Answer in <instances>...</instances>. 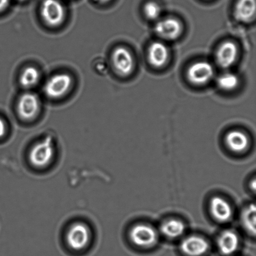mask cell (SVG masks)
<instances>
[{
	"instance_id": "cell-1",
	"label": "cell",
	"mask_w": 256,
	"mask_h": 256,
	"mask_svg": "<svg viewBox=\"0 0 256 256\" xmlns=\"http://www.w3.org/2000/svg\"><path fill=\"white\" fill-rule=\"evenodd\" d=\"M54 150L52 138L48 137L32 148L29 159L32 166L44 168L50 164L54 157Z\"/></svg>"
},
{
	"instance_id": "cell-2",
	"label": "cell",
	"mask_w": 256,
	"mask_h": 256,
	"mask_svg": "<svg viewBox=\"0 0 256 256\" xmlns=\"http://www.w3.org/2000/svg\"><path fill=\"white\" fill-rule=\"evenodd\" d=\"M72 78L69 74H60L50 78L44 86V92L48 97L60 98L69 92L72 84Z\"/></svg>"
},
{
	"instance_id": "cell-3",
	"label": "cell",
	"mask_w": 256,
	"mask_h": 256,
	"mask_svg": "<svg viewBox=\"0 0 256 256\" xmlns=\"http://www.w3.org/2000/svg\"><path fill=\"white\" fill-rule=\"evenodd\" d=\"M41 14L44 22L49 26H58L64 21L65 9L59 0H44Z\"/></svg>"
},
{
	"instance_id": "cell-4",
	"label": "cell",
	"mask_w": 256,
	"mask_h": 256,
	"mask_svg": "<svg viewBox=\"0 0 256 256\" xmlns=\"http://www.w3.org/2000/svg\"><path fill=\"white\" fill-rule=\"evenodd\" d=\"M91 233L84 223L76 222L70 227L66 234L68 244L74 250L84 249L89 244Z\"/></svg>"
},
{
	"instance_id": "cell-5",
	"label": "cell",
	"mask_w": 256,
	"mask_h": 256,
	"mask_svg": "<svg viewBox=\"0 0 256 256\" xmlns=\"http://www.w3.org/2000/svg\"><path fill=\"white\" fill-rule=\"evenodd\" d=\"M130 238L133 244L139 247L149 248L158 240V234L154 228L146 224L135 225L130 230Z\"/></svg>"
},
{
	"instance_id": "cell-6",
	"label": "cell",
	"mask_w": 256,
	"mask_h": 256,
	"mask_svg": "<svg viewBox=\"0 0 256 256\" xmlns=\"http://www.w3.org/2000/svg\"><path fill=\"white\" fill-rule=\"evenodd\" d=\"M40 102L37 95L32 92H25L18 102L17 112L25 121H31L36 117L40 112Z\"/></svg>"
},
{
	"instance_id": "cell-7",
	"label": "cell",
	"mask_w": 256,
	"mask_h": 256,
	"mask_svg": "<svg viewBox=\"0 0 256 256\" xmlns=\"http://www.w3.org/2000/svg\"><path fill=\"white\" fill-rule=\"evenodd\" d=\"M112 64L118 74L124 76L132 74L134 66V58L126 48H116L112 52Z\"/></svg>"
},
{
	"instance_id": "cell-8",
	"label": "cell",
	"mask_w": 256,
	"mask_h": 256,
	"mask_svg": "<svg viewBox=\"0 0 256 256\" xmlns=\"http://www.w3.org/2000/svg\"><path fill=\"white\" fill-rule=\"evenodd\" d=\"M214 72V68L210 62L204 61L196 62L188 68V78L193 84H204L212 79Z\"/></svg>"
},
{
	"instance_id": "cell-9",
	"label": "cell",
	"mask_w": 256,
	"mask_h": 256,
	"mask_svg": "<svg viewBox=\"0 0 256 256\" xmlns=\"http://www.w3.org/2000/svg\"><path fill=\"white\" fill-rule=\"evenodd\" d=\"M155 32L163 39L172 40L179 37L182 32V26L178 20L173 18L159 20L154 28Z\"/></svg>"
},
{
	"instance_id": "cell-10",
	"label": "cell",
	"mask_w": 256,
	"mask_h": 256,
	"mask_svg": "<svg viewBox=\"0 0 256 256\" xmlns=\"http://www.w3.org/2000/svg\"><path fill=\"white\" fill-rule=\"evenodd\" d=\"M180 248L182 252L188 256H202L206 253L210 245L204 238L193 235L183 240Z\"/></svg>"
},
{
	"instance_id": "cell-11",
	"label": "cell",
	"mask_w": 256,
	"mask_h": 256,
	"mask_svg": "<svg viewBox=\"0 0 256 256\" xmlns=\"http://www.w3.org/2000/svg\"><path fill=\"white\" fill-rule=\"evenodd\" d=\"M210 210L212 217L220 222H228L232 215V208L230 203L220 196L213 197L210 200Z\"/></svg>"
},
{
	"instance_id": "cell-12",
	"label": "cell",
	"mask_w": 256,
	"mask_h": 256,
	"mask_svg": "<svg viewBox=\"0 0 256 256\" xmlns=\"http://www.w3.org/2000/svg\"><path fill=\"white\" fill-rule=\"evenodd\" d=\"M237 56V46L234 42H226L218 50L216 61L220 67L228 68L234 64Z\"/></svg>"
},
{
	"instance_id": "cell-13",
	"label": "cell",
	"mask_w": 256,
	"mask_h": 256,
	"mask_svg": "<svg viewBox=\"0 0 256 256\" xmlns=\"http://www.w3.org/2000/svg\"><path fill=\"white\" fill-rule=\"evenodd\" d=\"M169 58V51L162 42H156L150 45L148 50V60L150 64L156 68H160L166 64Z\"/></svg>"
},
{
	"instance_id": "cell-14",
	"label": "cell",
	"mask_w": 256,
	"mask_h": 256,
	"mask_svg": "<svg viewBox=\"0 0 256 256\" xmlns=\"http://www.w3.org/2000/svg\"><path fill=\"white\" fill-rule=\"evenodd\" d=\"M240 240L238 235L232 230H225L218 240V248L222 254L229 256L236 252Z\"/></svg>"
},
{
	"instance_id": "cell-15",
	"label": "cell",
	"mask_w": 256,
	"mask_h": 256,
	"mask_svg": "<svg viewBox=\"0 0 256 256\" xmlns=\"http://www.w3.org/2000/svg\"><path fill=\"white\" fill-rule=\"evenodd\" d=\"M249 142L247 135L239 130H230L226 136V143L233 152H244L249 146Z\"/></svg>"
},
{
	"instance_id": "cell-16",
	"label": "cell",
	"mask_w": 256,
	"mask_h": 256,
	"mask_svg": "<svg viewBox=\"0 0 256 256\" xmlns=\"http://www.w3.org/2000/svg\"><path fill=\"white\" fill-rule=\"evenodd\" d=\"M256 0H238L234 8V16L238 21L249 22L256 14Z\"/></svg>"
},
{
	"instance_id": "cell-17",
	"label": "cell",
	"mask_w": 256,
	"mask_h": 256,
	"mask_svg": "<svg viewBox=\"0 0 256 256\" xmlns=\"http://www.w3.org/2000/svg\"><path fill=\"white\" fill-rule=\"evenodd\" d=\"M185 225L182 220L172 219L163 222L160 226V232L169 238H177L184 234Z\"/></svg>"
},
{
	"instance_id": "cell-18",
	"label": "cell",
	"mask_w": 256,
	"mask_h": 256,
	"mask_svg": "<svg viewBox=\"0 0 256 256\" xmlns=\"http://www.w3.org/2000/svg\"><path fill=\"white\" fill-rule=\"evenodd\" d=\"M40 77L38 70L34 66H28L26 68L20 75V82L22 87L29 88L38 84Z\"/></svg>"
},
{
	"instance_id": "cell-19",
	"label": "cell",
	"mask_w": 256,
	"mask_h": 256,
	"mask_svg": "<svg viewBox=\"0 0 256 256\" xmlns=\"http://www.w3.org/2000/svg\"><path fill=\"white\" fill-rule=\"evenodd\" d=\"M256 206L255 204H250L243 210L242 220L243 226L250 234H256Z\"/></svg>"
},
{
	"instance_id": "cell-20",
	"label": "cell",
	"mask_w": 256,
	"mask_h": 256,
	"mask_svg": "<svg viewBox=\"0 0 256 256\" xmlns=\"http://www.w3.org/2000/svg\"><path fill=\"white\" fill-rule=\"evenodd\" d=\"M217 82L220 89L230 91L238 86L240 81L236 74L232 72H226L218 78Z\"/></svg>"
},
{
	"instance_id": "cell-21",
	"label": "cell",
	"mask_w": 256,
	"mask_h": 256,
	"mask_svg": "<svg viewBox=\"0 0 256 256\" xmlns=\"http://www.w3.org/2000/svg\"><path fill=\"white\" fill-rule=\"evenodd\" d=\"M146 16L148 19L156 20L160 18L162 14V9L159 4L154 1H149L146 2L143 8Z\"/></svg>"
},
{
	"instance_id": "cell-22",
	"label": "cell",
	"mask_w": 256,
	"mask_h": 256,
	"mask_svg": "<svg viewBox=\"0 0 256 256\" xmlns=\"http://www.w3.org/2000/svg\"><path fill=\"white\" fill-rule=\"evenodd\" d=\"M6 132V124L4 120L0 118V138L4 136Z\"/></svg>"
},
{
	"instance_id": "cell-23",
	"label": "cell",
	"mask_w": 256,
	"mask_h": 256,
	"mask_svg": "<svg viewBox=\"0 0 256 256\" xmlns=\"http://www.w3.org/2000/svg\"><path fill=\"white\" fill-rule=\"evenodd\" d=\"M11 0H0V12L4 11L8 7Z\"/></svg>"
},
{
	"instance_id": "cell-24",
	"label": "cell",
	"mask_w": 256,
	"mask_h": 256,
	"mask_svg": "<svg viewBox=\"0 0 256 256\" xmlns=\"http://www.w3.org/2000/svg\"><path fill=\"white\" fill-rule=\"evenodd\" d=\"M94 1L99 2V4H104L111 1V0H94Z\"/></svg>"
},
{
	"instance_id": "cell-25",
	"label": "cell",
	"mask_w": 256,
	"mask_h": 256,
	"mask_svg": "<svg viewBox=\"0 0 256 256\" xmlns=\"http://www.w3.org/2000/svg\"><path fill=\"white\" fill-rule=\"evenodd\" d=\"M18 1H19V2H24V1H26V0H18Z\"/></svg>"
}]
</instances>
